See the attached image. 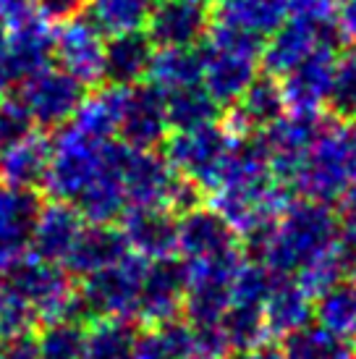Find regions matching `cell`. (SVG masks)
<instances>
[{
  "label": "cell",
  "mask_w": 356,
  "mask_h": 359,
  "mask_svg": "<svg viewBox=\"0 0 356 359\" xmlns=\"http://www.w3.org/2000/svg\"><path fill=\"white\" fill-rule=\"evenodd\" d=\"M212 194V210L236 231L238 239H252L270 229L288 205L286 184L270 170L259 142L241 137L220 173Z\"/></svg>",
  "instance_id": "cell-1"
},
{
  "label": "cell",
  "mask_w": 356,
  "mask_h": 359,
  "mask_svg": "<svg viewBox=\"0 0 356 359\" xmlns=\"http://www.w3.org/2000/svg\"><path fill=\"white\" fill-rule=\"evenodd\" d=\"M338 226L341 220L330 205L301 197L296 202L288 200L275 223L252 236L249 244L259 265H265L273 276L294 278L307 259L336 247Z\"/></svg>",
  "instance_id": "cell-2"
},
{
  "label": "cell",
  "mask_w": 356,
  "mask_h": 359,
  "mask_svg": "<svg viewBox=\"0 0 356 359\" xmlns=\"http://www.w3.org/2000/svg\"><path fill=\"white\" fill-rule=\"evenodd\" d=\"M199 42H202V50H197L202 87L218 105H233L249 84L257 79L262 63L259 37L220 21L210 24V29Z\"/></svg>",
  "instance_id": "cell-3"
},
{
  "label": "cell",
  "mask_w": 356,
  "mask_h": 359,
  "mask_svg": "<svg viewBox=\"0 0 356 359\" xmlns=\"http://www.w3.org/2000/svg\"><path fill=\"white\" fill-rule=\"evenodd\" d=\"M356 184V121L322 123L294 187L307 200L333 205Z\"/></svg>",
  "instance_id": "cell-4"
},
{
  "label": "cell",
  "mask_w": 356,
  "mask_h": 359,
  "mask_svg": "<svg viewBox=\"0 0 356 359\" xmlns=\"http://www.w3.org/2000/svg\"><path fill=\"white\" fill-rule=\"evenodd\" d=\"M144 270H147V259L129 252L108 268L81 278L74 291L69 318L79 320L84 325L102 318L137 323V302Z\"/></svg>",
  "instance_id": "cell-5"
},
{
  "label": "cell",
  "mask_w": 356,
  "mask_h": 359,
  "mask_svg": "<svg viewBox=\"0 0 356 359\" xmlns=\"http://www.w3.org/2000/svg\"><path fill=\"white\" fill-rule=\"evenodd\" d=\"M110 140H95L76 126L60 129L55 142H50V163L42 189L50 200L74 202L87 189L105 163Z\"/></svg>",
  "instance_id": "cell-6"
},
{
  "label": "cell",
  "mask_w": 356,
  "mask_h": 359,
  "mask_svg": "<svg viewBox=\"0 0 356 359\" xmlns=\"http://www.w3.org/2000/svg\"><path fill=\"white\" fill-rule=\"evenodd\" d=\"M238 140L241 137H236L228 126H220L218 121L197 129L176 131L170 140H165V160L181 179L197 184L202 191H212Z\"/></svg>",
  "instance_id": "cell-7"
},
{
  "label": "cell",
  "mask_w": 356,
  "mask_h": 359,
  "mask_svg": "<svg viewBox=\"0 0 356 359\" xmlns=\"http://www.w3.org/2000/svg\"><path fill=\"white\" fill-rule=\"evenodd\" d=\"M3 280L11 289L27 302L37 320L50 323V320L69 318L71 304H74V291H76V280L63 265L40 259L34 255H21L13 265L0 273Z\"/></svg>",
  "instance_id": "cell-8"
},
{
  "label": "cell",
  "mask_w": 356,
  "mask_h": 359,
  "mask_svg": "<svg viewBox=\"0 0 356 359\" xmlns=\"http://www.w3.org/2000/svg\"><path fill=\"white\" fill-rule=\"evenodd\" d=\"M84 97H87V84H81L69 71L45 66L21 81L19 100L24 102L34 126L60 129L74 118Z\"/></svg>",
  "instance_id": "cell-9"
},
{
  "label": "cell",
  "mask_w": 356,
  "mask_h": 359,
  "mask_svg": "<svg viewBox=\"0 0 356 359\" xmlns=\"http://www.w3.org/2000/svg\"><path fill=\"white\" fill-rule=\"evenodd\" d=\"M241 262L238 255L220 259H194L184 262L186 268V294L184 315L189 325L220 323L223 312L231 307V276Z\"/></svg>",
  "instance_id": "cell-10"
},
{
  "label": "cell",
  "mask_w": 356,
  "mask_h": 359,
  "mask_svg": "<svg viewBox=\"0 0 356 359\" xmlns=\"http://www.w3.org/2000/svg\"><path fill=\"white\" fill-rule=\"evenodd\" d=\"M60 21L58 29H53V58L81 84H97L105 63V34L89 16L74 13Z\"/></svg>",
  "instance_id": "cell-11"
},
{
  "label": "cell",
  "mask_w": 356,
  "mask_h": 359,
  "mask_svg": "<svg viewBox=\"0 0 356 359\" xmlns=\"http://www.w3.org/2000/svg\"><path fill=\"white\" fill-rule=\"evenodd\" d=\"M322 126L320 116H307V113H286L278 116L273 123L262 129V150L267 155L270 170L278 181L294 184L299 168L304 163L309 144L315 142L317 131Z\"/></svg>",
  "instance_id": "cell-12"
},
{
  "label": "cell",
  "mask_w": 356,
  "mask_h": 359,
  "mask_svg": "<svg viewBox=\"0 0 356 359\" xmlns=\"http://www.w3.org/2000/svg\"><path fill=\"white\" fill-rule=\"evenodd\" d=\"M333 24L336 21L288 16L262 48V63L273 76H283L296 63L309 58L320 48H333Z\"/></svg>",
  "instance_id": "cell-13"
},
{
  "label": "cell",
  "mask_w": 356,
  "mask_h": 359,
  "mask_svg": "<svg viewBox=\"0 0 356 359\" xmlns=\"http://www.w3.org/2000/svg\"><path fill=\"white\" fill-rule=\"evenodd\" d=\"M186 294V268L176 257L147 262L137 302V320L144 325H160L176 320L184 309Z\"/></svg>",
  "instance_id": "cell-14"
},
{
  "label": "cell",
  "mask_w": 356,
  "mask_h": 359,
  "mask_svg": "<svg viewBox=\"0 0 356 359\" xmlns=\"http://www.w3.org/2000/svg\"><path fill=\"white\" fill-rule=\"evenodd\" d=\"M176 176L178 173L168 165L165 155L126 144L121 160V179L129 208H168Z\"/></svg>",
  "instance_id": "cell-15"
},
{
  "label": "cell",
  "mask_w": 356,
  "mask_h": 359,
  "mask_svg": "<svg viewBox=\"0 0 356 359\" xmlns=\"http://www.w3.org/2000/svg\"><path fill=\"white\" fill-rule=\"evenodd\" d=\"M176 252L184 262L238 255V236L212 208H191L176 218Z\"/></svg>",
  "instance_id": "cell-16"
},
{
  "label": "cell",
  "mask_w": 356,
  "mask_h": 359,
  "mask_svg": "<svg viewBox=\"0 0 356 359\" xmlns=\"http://www.w3.org/2000/svg\"><path fill=\"white\" fill-rule=\"evenodd\" d=\"M210 24V0H158L147 37L160 48H194Z\"/></svg>",
  "instance_id": "cell-17"
},
{
  "label": "cell",
  "mask_w": 356,
  "mask_h": 359,
  "mask_svg": "<svg viewBox=\"0 0 356 359\" xmlns=\"http://www.w3.org/2000/svg\"><path fill=\"white\" fill-rule=\"evenodd\" d=\"M333 69H336V53L333 48H320L309 58L296 63L291 71L283 74L280 95L288 113H307L320 116V108L327 102L330 84H333Z\"/></svg>",
  "instance_id": "cell-18"
},
{
  "label": "cell",
  "mask_w": 356,
  "mask_h": 359,
  "mask_svg": "<svg viewBox=\"0 0 356 359\" xmlns=\"http://www.w3.org/2000/svg\"><path fill=\"white\" fill-rule=\"evenodd\" d=\"M123 150H126L123 142L110 140L108 152H105V163H102L100 173L92 179L87 189L71 202L87 223H97V226L116 223L121 218V212L129 208L126 205V191H123V179H121Z\"/></svg>",
  "instance_id": "cell-19"
},
{
  "label": "cell",
  "mask_w": 356,
  "mask_h": 359,
  "mask_svg": "<svg viewBox=\"0 0 356 359\" xmlns=\"http://www.w3.org/2000/svg\"><path fill=\"white\" fill-rule=\"evenodd\" d=\"M42 208L37 189L0 184V273L29 252L32 226Z\"/></svg>",
  "instance_id": "cell-20"
},
{
  "label": "cell",
  "mask_w": 356,
  "mask_h": 359,
  "mask_svg": "<svg viewBox=\"0 0 356 359\" xmlns=\"http://www.w3.org/2000/svg\"><path fill=\"white\" fill-rule=\"evenodd\" d=\"M84 226L87 220L81 218V212L71 202H42L34 226H32L29 255L63 265V259L69 257L71 247L76 244Z\"/></svg>",
  "instance_id": "cell-21"
},
{
  "label": "cell",
  "mask_w": 356,
  "mask_h": 359,
  "mask_svg": "<svg viewBox=\"0 0 356 359\" xmlns=\"http://www.w3.org/2000/svg\"><path fill=\"white\" fill-rule=\"evenodd\" d=\"M168 113L165 100L152 87L131 84L126 92V105L118 123V137L123 144L137 150H155L168 137Z\"/></svg>",
  "instance_id": "cell-22"
},
{
  "label": "cell",
  "mask_w": 356,
  "mask_h": 359,
  "mask_svg": "<svg viewBox=\"0 0 356 359\" xmlns=\"http://www.w3.org/2000/svg\"><path fill=\"white\" fill-rule=\"evenodd\" d=\"M118 223L129 250L147 262L176 255V215L168 208H126Z\"/></svg>",
  "instance_id": "cell-23"
},
{
  "label": "cell",
  "mask_w": 356,
  "mask_h": 359,
  "mask_svg": "<svg viewBox=\"0 0 356 359\" xmlns=\"http://www.w3.org/2000/svg\"><path fill=\"white\" fill-rule=\"evenodd\" d=\"M3 45H6V58L16 81H24L34 71L50 66L53 27L48 24V16H42L40 11H32L27 19L6 29Z\"/></svg>",
  "instance_id": "cell-24"
},
{
  "label": "cell",
  "mask_w": 356,
  "mask_h": 359,
  "mask_svg": "<svg viewBox=\"0 0 356 359\" xmlns=\"http://www.w3.org/2000/svg\"><path fill=\"white\" fill-rule=\"evenodd\" d=\"M129 252L131 250L123 233L113 223H105V226L89 223L79 233L76 244L71 247L69 257L63 259V268L69 270L74 278H87L92 273L113 265L116 259H121Z\"/></svg>",
  "instance_id": "cell-25"
},
{
  "label": "cell",
  "mask_w": 356,
  "mask_h": 359,
  "mask_svg": "<svg viewBox=\"0 0 356 359\" xmlns=\"http://www.w3.org/2000/svg\"><path fill=\"white\" fill-rule=\"evenodd\" d=\"M262 315H265L270 336H288L294 330L304 328L315 318V297L299 286L296 278L275 276L273 286L262 302Z\"/></svg>",
  "instance_id": "cell-26"
},
{
  "label": "cell",
  "mask_w": 356,
  "mask_h": 359,
  "mask_svg": "<svg viewBox=\"0 0 356 359\" xmlns=\"http://www.w3.org/2000/svg\"><path fill=\"white\" fill-rule=\"evenodd\" d=\"M50 163V142L32 131L29 137L0 150V179L19 189H42Z\"/></svg>",
  "instance_id": "cell-27"
},
{
  "label": "cell",
  "mask_w": 356,
  "mask_h": 359,
  "mask_svg": "<svg viewBox=\"0 0 356 359\" xmlns=\"http://www.w3.org/2000/svg\"><path fill=\"white\" fill-rule=\"evenodd\" d=\"M152 60V42L142 32L113 34L105 42V63H102V79L110 84L131 87L147 76V66Z\"/></svg>",
  "instance_id": "cell-28"
},
{
  "label": "cell",
  "mask_w": 356,
  "mask_h": 359,
  "mask_svg": "<svg viewBox=\"0 0 356 359\" xmlns=\"http://www.w3.org/2000/svg\"><path fill=\"white\" fill-rule=\"evenodd\" d=\"M233 105L236 108L231 113L228 129L236 137H247L252 131L265 129L267 123H273L286 110L275 79H254Z\"/></svg>",
  "instance_id": "cell-29"
},
{
  "label": "cell",
  "mask_w": 356,
  "mask_h": 359,
  "mask_svg": "<svg viewBox=\"0 0 356 359\" xmlns=\"http://www.w3.org/2000/svg\"><path fill=\"white\" fill-rule=\"evenodd\" d=\"M144 79L149 81V87L158 92L160 97L197 87V84H202L199 53L191 48H160L158 53H152Z\"/></svg>",
  "instance_id": "cell-30"
},
{
  "label": "cell",
  "mask_w": 356,
  "mask_h": 359,
  "mask_svg": "<svg viewBox=\"0 0 356 359\" xmlns=\"http://www.w3.org/2000/svg\"><path fill=\"white\" fill-rule=\"evenodd\" d=\"M126 92H129V87L110 84L105 90L84 97L79 110L71 118V126H76L95 140H113L118 134V123L123 116V105H126Z\"/></svg>",
  "instance_id": "cell-31"
},
{
  "label": "cell",
  "mask_w": 356,
  "mask_h": 359,
  "mask_svg": "<svg viewBox=\"0 0 356 359\" xmlns=\"http://www.w3.org/2000/svg\"><path fill=\"white\" fill-rule=\"evenodd\" d=\"M134 359H194V330L184 320H168L137 333Z\"/></svg>",
  "instance_id": "cell-32"
},
{
  "label": "cell",
  "mask_w": 356,
  "mask_h": 359,
  "mask_svg": "<svg viewBox=\"0 0 356 359\" xmlns=\"http://www.w3.org/2000/svg\"><path fill=\"white\" fill-rule=\"evenodd\" d=\"M317 325L333 330L341 339L356 341V280L341 278L315 297Z\"/></svg>",
  "instance_id": "cell-33"
},
{
  "label": "cell",
  "mask_w": 356,
  "mask_h": 359,
  "mask_svg": "<svg viewBox=\"0 0 356 359\" xmlns=\"http://www.w3.org/2000/svg\"><path fill=\"white\" fill-rule=\"evenodd\" d=\"M137 325L134 320H92L87 323L79 359H134Z\"/></svg>",
  "instance_id": "cell-34"
},
{
  "label": "cell",
  "mask_w": 356,
  "mask_h": 359,
  "mask_svg": "<svg viewBox=\"0 0 356 359\" xmlns=\"http://www.w3.org/2000/svg\"><path fill=\"white\" fill-rule=\"evenodd\" d=\"M354 341L341 339L338 333L307 323L304 328L283 336V359H351Z\"/></svg>",
  "instance_id": "cell-35"
},
{
  "label": "cell",
  "mask_w": 356,
  "mask_h": 359,
  "mask_svg": "<svg viewBox=\"0 0 356 359\" xmlns=\"http://www.w3.org/2000/svg\"><path fill=\"white\" fill-rule=\"evenodd\" d=\"M158 0H87L89 19L102 34H126L147 27Z\"/></svg>",
  "instance_id": "cell-36"
},
{
  "label": "cell",
  "mask_w": 356,
  "mask_h": 359,
  "mask_svg": "<svg viewBox=\"0 0 356 359\" xmlns=\"http://www.w3.org/2000/svg\"><path fill=\"white\" fill-rule=\"evenodd\" d=\"M291 0H223V21L252 34H270L288 19Z\"/></svg>",
  "instance_id": "cell-37"
},
{
  "label": "cell",
  "mask_w": 356,
  "mask_h": 359,
  "mask_svg": "<svg viewBox=\"0 0 356 359\" xmlns=\"http://www.w3.org/2000/svg\"><path fill=\"white\" fill-rule=\"evenodd\" d=\"M163 100H165V113H168L170 129L176 131L197 129V126H207V123L218 121L220 105L210 97V92L202 84L173 92V95L163 97Z\"/></svg>",
  "instance_id": "cell-38"
},
{
  "label": "cell",
  "mask_w": 356,
  "mask_h": 359,
  "mask_svg": "<svg viewBox=\"0 0 356 359\" xmlns=\"http://www.w3.org/2000/svg\"><path fill=\"white\" fill-rule=\"evenodd\" d=\"M220 328H223L231 351H249L265 346L270 336L262 307H254V304H231L220 318Z\"/></svg>",
  "instance_id": "cell-39"
},
{
  "label": "cell",
  "mask_w": 356,
  "mask_h": 359,
  "mask_svg": "<svg viewBox=\"0 0 356 359\" xmlns=\"http://www.w3.org/2000/svg\"><path fill=\"white\" fill-rule=\"evenodd\" d=\"M84 336H87V325L79 320L58 318L42 323L34 330L37 354L40 359H79L84 349Z\"/></svg>",
  "instance_id": "cell-40"
},
{
  "label": "cell",
  "mask_w": 356,
  "mask_h": 359,
  "mask_svg": "<svg viewBox=\"0 0 356 359\" xmlns=\"http://www.w3.org/2000/svg\"><path fill=\"white\" fill-rule=\"evenodd\" d=\"M275 276L259 265L257 259L254 262H238L233 276H231V304H254V307H262L267 291L273 286Z\"/></svg>",
  "instance_id": "cell-41"
},
{
  "label": "cell",
  "mask_w": 356,
  "mask_h": 359,
  "mask_svg": "<svg viewBox=\"0 0 356 359\" xmlns=\"http://www.w3.org/2000/svg\"><path fill=\"white\" fill-rule=\"evenodd\" d=\"M327 102L336 110L338 118L356 121V48L336 58Z\"/></svg>",
  "instance_id": "cell-42"
},
{
  "label": "cell",
  "mask_w": 356,
  "mask_h": 359,
  "mask_svg": "<svg viewBox=\"0 0 356 359\" xmlns=\"http://www.w3.org/2000/svg\"><path fill=\"white\" fill-rule=\"evenodd\" d=\"M37 328H40V320L34 315V309L0 276V341L34 333Z\"/></svg>",
  "instance_id": "cell-43"
},
{
  "label": "cell",
  "mask_w": 356,
  "mask_h": 359,
  "mask_svg": "<svg viewBox=\"0 0 356 359\" xmlns=\"http://www.w3.org/2000/svg\"><path fill=\"white\" fill-rule=\"evenodd\" d=\"M294 278L299 280V286L307 291L309 297H317L325 289H330L333 283H338L341 278H346V268L341 257L336 255V247L333 250L322 252L317 257L307 259L301 268L294 273Z\"/></svg>",
  "instance_id": "cell-44"
},
{
  "label": "cell",
  "mask_w": 356,
  "mask_h": 359,
  "mask_svg": "<svg viewBox=\"0 0 356 359\" xmlns=\"http://www.w3.org/2000/svg\"><path fill=\"white\" fill-rule=\"evenodd\" d=\"M32 131H34V123H32L24 102L0 95V150L29 137Z\"/></svg>",
  "instance_id": "cell-45"
},
{
  "label": "cell",
  "mask_w": 356,
  "mask_h": 359,
  "mask_svg": "<svg viewBox=\"0 0 356 359\" xmlns=\"http://www.w3.org/2000/svg\"><path fill=\"white\" fill-rule=\"evenodd\" d=\"M191 330H194V359H226L231 354L220 323L191 325Z\"/></svg>",
  "instance_id": "cell-46"
},
{
  "label": "cell",
  "mask_w": 356,
  "mask_h": 359,
  "mask_svg": "<svg viewBox=\"0 0 356 359\" xmlns=\"http://www.w3.org/2000/svg\"><path fill=\"white\" fill-rule=\"evenodd\" d=\"M336 255L341 257L346 273L348 270L356 273V220H348V218L341 220L336 236Z\"/></svg>",
  "instance_id": "cell-47"
},
{
  "label": "cell",
  "mask_w": 356,
  "mask_h": 359,
  "mask_svg": "<svg viewBox=\"0 0 356 359\" xmlns=\"http://www.w3.org/2000/svg\"><path fill=\"white\" fill-rule=\"evenodd\" d=\"M0 359H40L34 333H24V336L0 341Z\"/></svg>",
  "instance_id": "cell-48"
},
{
  "label": "cell",
  "mask_w": 356,
  "mask_h": 359,
  "mask_svg": "<svg viewBox=\"0 0 356 359\" xmlns=\"http://www.w3.org/2000/svg\"><path fill=\"white\" fill-rule=\"evenodd\" d=\"M29 3L48 19H66V16L79 13L87 0H29Z\"/></svg>",
  "instance_id": "cell-49"
},
{
  "label": "cell",
  "mask_w": 356,
  "mask_h": 359,
  "mask_svg": "<svg viewBox=\"0 0 356 359\" xmlns=\"http://www.w3.org/2000/svg\"><path fill=\"white\" fill-rule=\"evenodd\" d=\"M336 24L343 37L356 40V0H343L341 3V13H338Z\"/></svg>",
  "instance_id": "cell-50"
},
{
  "label": "cell",
  "mask_w": 356,
  "mask_h": 359,
  "mask_svg": "<svg viewBox=\"0 0 356 359\" xmlns=\"http://www.w3.org/2000/svg\"><path fill=\"white\" fill-rule=\"evenodd\" d=\"M233 359H283V354L273 346H257V349H249V351H236Z\"/></svg>",
  "instance_id": "cell-51"
},
{
  "label": "cell",
  "mask_w": 356,
  "mask_h": 359,
  "mask_svg": "<svg viewBox=\"0 0 356 359\" xmlns=\"http://www.w3.org/2000/svg\"><path fill=\"white\" fill-rule=\"evenodd\" d=\"M341 202H343V218L356 220V184L341 197Z\"/></svg>",
  "instance_id": "cell-52"
},
{
  "label": "cell",
  "mask_w": 356,
  "mask_h": 359,
  "mask_svg": "<svg viewBox=\"0 0 356 359\" xmlns=\"http://www.w3.org/2000/svg\"><path fill=\"white\" fill-rule=\"evenodd\" d=\"M322 3H327V6H336V3H343V0H322Z\"/></svg>",
  "instance_id": "cell-53"
},
{
  "label": "cell",
  "mask_w": 356,
  "mask_h": 359,
  "mask_svg": "<svg viewBox=\"0 0 356 359\" xmlns=\"http://www.w3.org/2000/svg\"><path fill=\"white\" fill-rule=\"evenodd\" d=\"M351 359H356V351H354V357H351Z\"/></svg>",
  "instance_id": "cell-54"
},
{
  "label": "cell",
  "mask_w": 356,
  "mask_h": 359,
  "mask_svg": "<svg viewBox=\"0 0 356 359\" xmlns=\"http://www.w3.org/2000/svg\"><path fill=\"white\" fill-rule=\"evenodd\" d=\"M220 3H223V0H220Z\"/></svg>",
  "instance_id": "cell-55"
}]
</instances>
